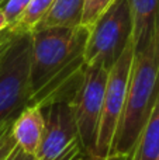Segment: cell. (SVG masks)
<instances>
[{"label":"cell","instance_id":"6da1fadb","mask_svg":"<svg viewBox=\"0 0 159 160\" xmlns=\"http://www.w3.org/2000/svg\"><path fill=\"white\" fill-rule=\"evenodd\" d=\"M89 30L45 27L31 31V97L28 105L70 101L86 70L83 59Z\"/></svg>","mask_w":159,"mask_h":160},{"label":"cell","instance_id":"7a4b0ae2","mask_svg":"<svg viewBox=\"0 0 159 160\" xmlns=\"http://www.w3.org/2000/svg\"><path fill=\"white\" fill-rule=\"evenodd\" d=\"M159 96V17L151 38L141 49L135 51L126 105L118 124L111 156L130 158L134 145L154 108Z\"/></svg>","mask_w":159,"mask_h":160},{"label":"cell","instance_id":"3957f363","mask_svg":"<svg viewBox=\"0 0 159 160\" xmlns=\"http://www.w3.org/2000/svg\"><path fill=\"white\" fill-rule=\"evenodd\" d=\"M132 39V21L127 0H115L89 30L83 59L86 66L110 68L117 62Z\"/></svg>","mask_w":159,"mask_h":160},{"label":"cell","instance_id":"277c9868","mask_svg":"<svg viewBox=\"0 0 159 160\" xmlns=\"http://www.w3.org/2000/svg\"><path fill=\"white\" fill-rule=\"evenodd\" d=\"M31 32H20L0 61V124L17 117L30 102Z\"/></svg>","mask_w":159,"mask_h":160},{"label":"cell","instance_id":"5b68a950","mask_svg":"<svg viewBox=\"0 0 159 160\" xmlns=\"http://www.w3.org/2000/svg\"><path fill=\"white\" fill-rule=\"evenodd\" d=\"M107 75L109 70L103 66H86L80 84L70 100L79 148L83 158L87 160H96V143Z\"/></svg>","mask_w":159,"mask_h":160},{"label":"cell","instance_id":"8992f818","mask_svg":"<svg viewBox=\"0 0 159 160\" xmlns=\"http://www.w3.org/2000/svg\"><path fill=\"white\" fill-rule=\"evenodd\" d=\"M135 45L134 39L128 42L127 48L114 65L110 68L107 75L106 88L103 96V108L97 132L96 143V160H106L110 158L114 136L120 124L121 115L126 105L127 88L130 83L132 61H134Z\"/></svg>","mask_w":159,"mask_h":160},{"label":"cell","instance_id":"52a82bcc","mask_svg":"<svg viewBox=\"0 0 159 160\" xmlns=\"http://www.w3.org/2000/svg\"><path fill=\"white\" fill-rule=\"evenodd\" d=\"M44 135L34 160H75L83 156L78 142L70 101H55L42 107Z\"/></svg>","mask_w":159,"mask_h":160},{"label":"cell","instance_id":"ba28073f","mask_svg":"<svg viewBox=\"0 0 159 160\" xmlns=\"http://www.w3.org/2000/svg\"><path fill=\"white\" fill-rule=\"evenodd\" d=\"M44 114L38 105H27L13 122V138L18 149L30 156H35L44 135Z\"/></svg>","mask_w":159,"mask_h":160},{"label":"cell","instance_id":"9c48e42d","mask_svg":"<svg viewBox=\"0 0 159 160\" xmlns=\"http://www.w3.org/2000/svg\"><path fill=\"white\" fill-rule=\"evenodd\" d=\"M127 3L132 21V39L138 51L151 38L159 17V0H127Z\"/></svg>","mask_w":159,"mask_h":160},{"label":"cell","instance_id":"30bf717a","mask_svg":"<svg viewBox=\"0 0 159 160\" xmlns=\"http://www.w3.org/2000/svg\"><path fill=\"white\" fill-rule=\"evenodd\" d=\"M159 158V96L138 136L128 160H158Z\"/></svg>","mask_w":159,"mask_h":160},{"label":"cell","instance_id":"8fae6325","mask_svg":"<svg viewBox=\"0 0 159 160\" xmlns=\"http://www.w3.org/2000/svg\"><path fill=\"white\" fill-rule=\"evenodd\" d=\"M82 11H83V0H55L41 22L37 25V28H76L80 25Z\"/></svg>","mask_w":159,"mask_h":160},{"label":"cell","instance_id":"7c38bea8","mask_svg":"<svg viewBox=\"0 0 159 160\" xmlns=\"http://www.w3.org/2000/svg\"><path fill=\"white\" fill-rule=\"evenodd\" d=\"M54 2L55 0H31L13 28L23 31V32L34 31L37 25L41 22V20L45 17V14L48 13Z\"/></svg>","mask_w":159,"mask_h":160},{"label":"cell","instance_id":"4fadbf2b","mask_svg":"<svg viewBox=\"0 0 159 160\" xmlns=\"http://www.w3.org/2000/svg\"><path fill=\"white\" fill-rule=\"evenodd\" d=\"M114 2L115 0H83L80 27L90 30Z\"/></svg>","mask_w":159,"mask_h":160},{"label":"cell","instance_id":"5bb4252c","mask_svg":"<svg viewBox=\"0 0 159 160\" xmlns=\"http://www.w3.org/2000/svg\"><path fill=\"white\" fill-rule=\"evenodd\" d=\"M16 119L10 118L6 119L4 122L0 124V160H6L8 158L11 152L16 149V141L13 138V132H11V128H13V122Z\"/></svg>","mask_w":159,"mask_h":160},{"label":"cell","instance_id":"9a60e30c","mask_svg":"<svg viewBox=\"0 0 159 160\" xmlns=\"http://www.w3.org/2000/svg\"><path fill=\"white\" fill-rule=\"evenodd\" d=\"M31 0H3L0 8L4 13L8 27H14Z\"/></svg>","mask_w":159,"mask_h":160},{"label":"cell","instance_id":"2e32d148","mask_svg":"<svg viewBox=\"0 0 159 160\" xmlns=\"http://www.w3.org/2000/svg\"><path fill=\"white\" fill-rule=\"evenodd\" d=\"M20 32H23V31H18V30H16V28H13L11 27V31L8 32V35L6 37L3 41H0V61L3 59V56H4V52L7 51V48H8V45L13 42V39L16 38L17 35H18Z\"/></svg>","mask_w":159,"mask_h":160},{"label":"cell","instance_id":"e0dca14e","mask_svg":"<svg viewBox=\"0 0 159 160\" xmlns=\"http://www.w3.org/2000/svg\"><path fill=\"white\" fill-rule=\"evenodd\" d=\"M6 160H34V158L30 155H27V153H24L21 149H18V148L16 146V149L8 155V158Z\"/></svg>","mask_w":159,"mask_h":160},{"label":"cell","instance_id":"ac0fdd59","mask_svg":"<svg viewBox=\"0 0 159 160\" xmlns=\"http://www.w3.org/2000/svg\"><path fill=\"white\" fill-rule=\"evenodd\" d=\"M7 27H8V22H7V20H6L4 13H3L2 8H0V32H2V31H4Z\"/></svg>","mask_w":159,"mask_h":160},{"label":"cell","instance_id":"d6986e66","mask_svg":"<svg viewBox=\"0 0 159 160\" xmlns=\"http://www.w3.org/2000/svg\"><path fill=\"white\" fill-rule=\"evenodd\" d=\"M10 31H11V27H7L4 31H2V32H0V41H3V39L8 35V32H10Z\"/></svg>","mask_w":159,"mask_h":160},{"label":"cell","instance_id":"ffe728a7","mask_svg":"<svg viewBox=\"0 0 159 160\" xmlns=\"http://www.w3.org/2000/svg\"><path fill=\"white\" fill-rule=\"evenodd\" d=\"M106 160H128L127 156H111V158H107Z\"/></svg>","mask_w":159,"mask_h":160},{"label":"cell","instance_id":"44dd1931","mask_svg":"<svg viewBox=\"0 0 159 160\" xmlns=\"http://www.w3.org/2000/svg\"><path fill=\"white\" fill-rule=\"evenodd\" d=\"M75 160H87L86 158H83V156H79V158H76Z\"/></svg>","mask_w":159,"mask_h":160},{"label":"cell","instance_id":"7402d4cb","mask_svg":"<svg viewBox=\"0 0 159 160\" xmlns=\"http://www.w3.org/2000/svg\"><path fill=\"white\" fill-rule=\"evenodd\" d=\"M2 2H3V0H0V4H2Z\"/></svg>","mask_w":159,"mask_h":160},{"label":"cell","instance_id":"603a6c76","mask_svg":"<svg viewBox=\"0 0 159 160\" xmlns=\"http://www.w3.org/2000/svg\"><path fill=\"white\" fill-rule=\"evenodd\" d=\"M158 160H159V158H158Z\"/></svg>","mask_w":159,"mask_h":160}]
</instances>
